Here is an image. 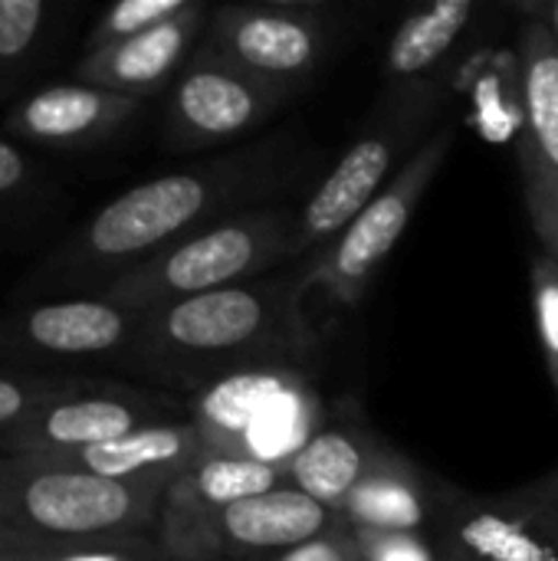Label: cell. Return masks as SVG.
Instances as JSON below:
<instances>
[{
  "instance_id": "1",
  "label": "cell",
  "mask_w": 558,
  "mask_h": 561,
  "mask_svg": "<svg viewBox=\"0 0 558 561\" xmlns=\"http://www.w3.org/2000/svg\"><path fill=\"white\" fill-rule=\"evenodd\" d=\"M322 168V151L299 131L280 128L234 151L148 178L102 204L53 256L69 283L102 289L171 243L240 210L283 204Z\"/></svg>"
},
{
  "instance_id": "2",
  "label": "cell",
  "mask_w": 558,
  "mask_h": 561,
  "mask_svg": "<svg viewBox=\"0 0 558 561\" xmlns=\"http://www.w3.org/2000/svg\"><path fill=\"white\" fill-rule=\"evenodd\" d=\"M122 358L194 394L224 375L257 365H316L319 325L299 293V276L280 273L145 312Z\"/></svg>"
},
{
  "instance_id": "3",
  "label": "cell",
  "mask_w": 558,
  "mask_h": 561,
  "mask_svg": "<svg viewBox=\"0 0 558 561\" xmlns=\"http://www.w3.org/2000/svg\"><path fill=\"white\" fill-rule=\"evenodd\" d=\"M451 82H385L358 135L316 181L296 214L293 263L329 247L447 118Z\"/></svg>"
},
{
  "instance_id": "4",
  "label": "cell",
  "mask_w": 558,
  "mask_h": 561,
  "mask_svg": "<svg viewBox=\"0 0 558 561\" xmlns=\"http://www.w3.org/2000/svg\"><path fill=\"white\" fill-rule=\"evenodd\" d=\"M168 483H115L36 457H0V552L155 536Z\"/></svg>"
},
{
  "instance_id": "5",
  "label": "cell",
  "mask_w": 558,
  "mask_h": 561,
  "mask_svg": "<svg viewBox=\"0 0 558 561\" xmlns=\"http://www.w3.org/2000/svg\"><path fill=\"white\" fill-rule=\"evenodd\" d=\"M187 421L204 454L237 457L263 467H286L326 427L329 408L316 368L273 362L224 375L187 394Z\"/></svg>"
},
{
  "instance_id": "6",
  "label": "cell",
  "mask_w": 558,
  "mask_h": 561,
  "mask_svg": "<svg viewBox=\"0 0 558 561\" xmlns=\"http://www.w3.org/2000/svg\"><path fill=\"white\" fill-rule=\"evenodd\" d=\"M296 214L299 207L286 201L230 214L115 276L95 296L151 312L168 302L263 279L270 270L293 263Z\"/></svg>"
},
{
  "instance_id": "7",
  "label": "cell",
  "mask_w": 558,
  "mask_h": 561,
  "mask_svg": "<svg viewBox=\"0 0 558 561\" xmlns=\"http://www.w3.org/2000/svg\"><path fill=\"white\" fill-rule=\"evenodd\" d=\"M454 145H457V122L444 118L437 131L411 154V161L391 178V184L329 247H322L319 253H312L296 266L299 293L306 306L312 296L339 312L362 306L372 283L385 270L388 256L401 243L428 187L447 164Z\"/></svg>"
},
{
  "instance_id": "8",
  "label": "cell",
  "mask_w": 558,
  "mask_h": 561,
  "mask_svg": "<svg viewBox=\"0 0 558 561\" xmlns=\"http://www.w3.org/2000/svg\"><path fill=\"white\" fill-rule=\"evenodd\" d=\"M345 10L335 0H240L210 7L201 43L230 66L296 99L339 53Z\"/></svg>"
},
{
  "instance_id": "9",
  "label": "cell",
  "mask_w": 558,
  "mask_h": 561,
  "mask_svg": "<svg viewBox=\"0 0 558 561\" xmlns=\"http://www.w3.org/2000/svg\"><path fill=\"white\" fill-rule=\"evenodd\" d=\"M434 542L441 561H558V463L506 493L454 486Z\"/></svg>"
},
{
  "instance_id": "10",
  "label": "cell",
  "mask_w": 558,
  "mask_h": 561,
  "mask_svg": "<svg viewBox=\"0 0 558 561\" xmlns=\"http://www.w3.org/2000/svg\"><path fill=\"white\" fill-rule=\"evenodd\" d=\"M293 102V92L230 66L197 43L164 105V145L174 151L220 148L266 128Z\"/></svg>"
},
{
  "instance_id": "11",
  "label": "cell",
  "mask_w": 558,
  "mask_h": 561,
  "mask_svg": "<svg viewBox=\"0 0 558 561\" xmlns=\"http://www.w3.org/2000/svg\"><path fill=\"white\" fill-rule=\"evenodd\" d=\"M187 421V401L125 385H79L0 431V457H49L99 447L132 431Z\"/></svg>"
},
{
  "instance_id": "12",
  "label": "cell",
  "mask_w": 558,
  "mask_h": 561,
  "mask_svg": "<svg viewBox=\"0 0 558 561\" xmlns=\"http://www.w3.org/2000/svg\"><path fill=\"white\" fill-rule=\"evenodd\" d=\"M523 197L539 250L558 260V49L533 20H516Z\"/></svg>"
},
{
  "instance_id": "13",
  "label": "cell",
  "mask_w": 558,
  "mask_h": 561,
  "mask_svg": "<svg viewBox=\"0 0 558 561\" xmlns=\"http://www.w3.org/2000/svg\"><path fill=\"white\" fill-rule=\"evenodd\" d=\"M286 483L276 467L201 454L164 493L155 542L168 561H207L214 523L240 500L270 493Z\"/></svg>"
},
{
  "instance_id": "14",
  "label": "cell",
  "mask_w": 558,
  "mask_h": 561,
  "mask_svg": "<svg viewBox=\"0 0 558 561\" xmlns=\"http://www.w3.org/2000/svg\"><path fill=\"white\" fill-rule=\"evenodd\" d=\"M342 516L303 490L283 483L270 493L234 503L210 529L207 561H273L329 533Z\"/></svg>"
},
{
  "instance_id": "15",
  "label": "cell",
  "mask_w": 558,
  "mask_h": 561,
  "mask_svg": "<svg viewBox=\"0 0 558 561\" xmlns=\"http://www.w3.org/2000/svg\"><path fill=\"white\" fill-rule=\"evenodd\" d=\"M207 20L210 7L204 0H191V7L171 23H161L125 43L86 53L76 66V79L118 95L148 99L151 92L178 79L201 43Z\"/></svg>"
},
{
  "instance_id": "16",
  "label": "cell",
  "mask_w": 558,
  "mask_h": 561,
  "mask_svg": "<svg viewBox=\"0 0 558 561\" xmlns=\"http://www.w3.org/2000/svg\"><path fill=\"white\" fill-rule=\"evenodd\" d=\"M454 483L424 470L398 447H385L365 480L352 490L342 519L352 529L372 533H421L431 536L441 526Z\"/></svg>"
},
{
  "instance_id": "17",
  "label": "cell",
  "mask_w": 558,
  "mask_h": 561,
  "mask_svg": "<svg viewBox=\"0 0 558 561\" xmlns=\"http://www.w3.org/2000/svg\"><path fill=\"white\" fill-rule=\"evenodd\" d=\"M145 99L118 95L86 82H62L33 92L7 115V131L20 141L49 148H89L122 131Z\"/></svg>"
},
{
  "instance_id": "18",
  "label": "cell",
  "mask_w": 558,
  "mask_h": 561,
  "mask_svg": "<svg viewBox=\"0 0 558 561\" xmlns=\"http://www.w3.org/2000/svg\"><path fill=\"white\" fill-rule=\"evenodd\" d=\"M145 312L118 306L105 296H79L39 302L13 319L16 348L53 358H95L125 355Z\"/></svg>"
},
{
  "instance_id": "19",
  "label": "cell",
  "mask_w": 558,
  "mask_h": 561,
  "mask_svg": "<svg viewBox=\"0 0 558 561\" xmlns=\"http://www.w3.org/2000/svg\"><path fill=\"white\" fill-rule=\"evenodd\" d=\"M388 444L368 427L355 408L329 411L326 427L286 467V483L342 516L352 490L365 480Z\"/></svg>"
},
{
  "instance_id": "20",
  "label": "cell",
  "mask_w": 558,
  "mask_h": 561,
  "mask_svg": "<svg viewBox=\"0 0 558 561\" xmlns=\"http://www.w3.org/2000/svg\"><path fill=\"white\" fill-rule=\"evenodd\" d=\"M204 454L201 437L191 421H168L151 424L141 431H132L118 440L69 450V454H49L36 457L53 467L82 470L102 480L115 483H174L197 457Z\"/></svg>"
},
{
  "instance_id": "21",
  "label": "cell",
  "mask_w": 558,
  "mask_h": 561,
  "mask_svg": "<svg viewBox=\"0 0 558 561\" xmlns=\"http://www.w3.org/2000/svg\"><path fill=\"white\" fill-rule=\"evenodd\" d=\"M474 0H441L398 23L385 49V82L447 79V62L480 16Z\"/></svg>"
},
{
  "instance_id": "22",
  "label": "cell",
  "mask_w": 558,
  "mask_h": 561,
  "mask_svg": "<svg viewBox=\"0 0 558 561\" xmlns=\"http://www.w3.org/2000/svg\"><path fill=\"white\" fill-rule=\"evenodd\" d=\"M187 7H191V0H122V3L109 7L95 20V26L89 33L86 53H95V49L125 43V39L141 36V33H148V30H155L161 23H171Z\"/></svg>"
},
{
  "instance_id": "23",
  "label": "cell",
  "mask_w": 558,
  "mask_h": 561,
  "mask_svg": "<svg viewBox=\"0 0 558 561\" xmlns=\"http://www.w3.org/2000/svg\"><path fill=\"white\" fill-rule=\"evenodd\" d=\"M49 20V7L43 0H0V79L16 76Z\"/></svg>"
},
{
  "instance_id": "24",
  "label": "cell",
  "mask_w": 558,
  "mask_h": 561,
  "mask_svg": "<svg viewBox=\"0 0 558 561\" xmlns=\"http://www.w3.org/2000/svg\"><path fill=\"white\" fill-rule=\"evenodd\" d=\"M529 289H533V319L543 348V362L549 371V385L558 398V260L536 250L529 266Z\"/></svg>"
},
{
  "instance_id": "25",
  "label": "cell",
  "mask_w": 558,
  "mask_h": 561,
  "mask_svg": "<svg viewBox=\"0 0 558 561\" xmlns=\"http://www.w3.org/2000/svg\"><path fill=\"white\" fill-rule=\"evenodd\" d=\"M76 378H46V375H0V431L16 427L36 408L76 391Z\"/></svg>"
},
{
  "instance_id": "26",
  "label": "cell",
  "mask_w": 558,
  "mask_h": 561,
  "mask_svg": "<svg viewBox=\"0 0 558 561\" xmlns=\"http://www.w3.org/2000/svg\"><path fill=\"white\" fill-rule=\"evenodd\" d=\"M33 561H168L161 556L155 536H115L89 539L53 549H33Z\"/></svg>"
},
{
  "instance_id": "27",
  "label": "cell",
  "mask_w": 558,
  "mask_h": 561,
  "mask_svg": "<svg viewBox=\"0 0 558 561\" xmlns=\"http://www.w3.org/2000/svg\"><path fill=\"white\" fill-rule=\"evenodd\" d=\"M365 561H441L437 542L421 533H372L352 529Z\"/></svg>"
},
{
  "instance_id": "28",
  "label": "cell",
  "mask_w": 558,
  "mask_h": 561,
  "mask_svg": "<svg viewBox=\"0 0 558 561\" xmlns=\"http://www.w3.org/2000/svg\"><path fill=\"white\" fill-rule=\"evenodd\" d=\"M273 561H365L358 552V542H355V533L345 519H339L329 533L283 552L280 559Z\"/></svg>"
},
{
  "instance_id": "29",
  "label": "cell",
  "mask_w": 558,
  "mask_h": 561,
  "mask_svg": "<svg viewBox=\"0 0 558 561\" xmlns=\"http://www.w3.org/2000/svg\"><path fill=\"white\" fill-rule=\"evenodd\" d=\"M510 13L516 20L539 23L549 33L553 46L558 49V0H516V3H510Z\"/></svg>"
},
{
  "instance_id": "30",
  "label": "cell",
  "mask_w": 558,
  "mask_h": 561,
  "mask_svg": "<svg viewBox=\"0 0 558 561\" xmlns=\"http://www.w3.org/2000/svg\"><path fill=\"white\" fill-rule=\"evenodd\" d=\"M30 178V164L20 154L16 145L0 138V194H13L16 187H23Z\"/></svg>"
},
{
  "instance_id": "31",
  "label": "cell",
  "mask_w": 558,
  "mask_h": 561,
  "mask_svg": "<svg viewBox=\"0 0 558 561\" xmlns=\"http://www.w3.org/2000/svg\"><path fill=\"white\" fill-rule=\"evenodd\" d=\"M0 561H33V552H0Z\"/></svg>"
}]
</instances>
